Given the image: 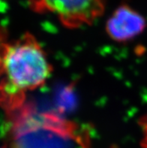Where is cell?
Listing matches in <instances>:
<instances>
[{
    "label": "cell",
    "instance_id": "6da1fadb",
    "mask_svg": "<svg viewBox=\"0 0 147 148\" xmlns=\"http://www.w3.org/2000/svg\"><path fill=\"white\" fill-rule=\"evenodd\" d=\"M1 105L7 116L25 105L26 94L44 84L53 71L46 52L29 32L1 45Z\"/></svg>",
    "mask_w": 147,
    "mask_h": 148
},
{
    "label": "cell",
    "instance_id": "7a4b0ae2",
    "mask_svg": "<svg viewBox=\"0 0 147 148\" xmlns=\"http://www.w3.org/2000/svg\"><path fill=\"white\" fill-rule=\"evenodd\" d=\"M31 10L51 14L68 29L90 25L104 11V0H28Z\"/></svg>",
    "mask_w": 147,
    "mask_h": 148
},
{
    "label": "cell",
    "instance_id": "3957f363",
    "mask_svg": "<svg viewBox=\"0 0 147 148\" xmlns=\"http://www.w3.org/2000/svg\"><path fill=\"white\" fill-rule=\"evenodd\" d=\"M146 26L145 18L140 13L126 4H122L107 20L106 31L112 40L122 43L141 34Z\"/></svg>",
    "mask_w": 147,
    "mask_h": 148
},
{
    "label": "cell",
    "instance_id": "277c9868",
    "mask_svg": "<svg viewBox=\"0 0 147 148\" xmlns=\"http://www.w3.org/2000/svg\"><path fill=\"white\" fill-rule=\"evenodd\" d=\"M140 125L143 132L141 145L143 148H147V114L140 120Z\"/></svg>",
    "mask_w": 147,
    "mask_h": 148
}]
</instances>
